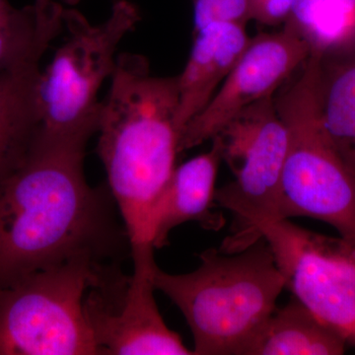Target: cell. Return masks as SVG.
<instances>
[{
    "label": "cell",
    "mask_w": 355,
    "mask_h": 355,
    "mask_svg": "<svg viewBox=\"0 0 355 355\" xmlns=\"http://www.w3.org/2000/svg\"><path fill=\"white\" fill-rule=\"evenodd\" d=\"M87 144L37 137L0 181V289L71 261L121 263L130 251L108 184L86 180Z\"/></svg>",
    "instance_id": "6da1fadb"
},
{
    "label": "cell",
    "mask_w": 355,
    "mask_h": 355,
    "mask_svg": "<svg viewBox=\"0 0 355 355\" xmlns=\"http://www.w3.org/2000/svg\"><path fill=\"white\" fill-rule=\"evenodd\" d=\"M101 103L97 151L130 243V254L154 250V207L174 172L179 76H153L148 60L119 53Z\"/></svg>",
    "instance_id": "7a4b0ae2"
},
{
    "label": "cell",
    "mask_w": 355,
    "mask_h": 355,
    "mask_svg": "<svg viewBox=\"0 0 355 355\" xmlns=\"http://www.w3.org/2000/svg\"><path fill=\"white\" fill-rule=\"evenodd\" d=\"M197 270L183 275L154 268L156 291L183 313L195 340L193 354H241L277 309L286 280L263 238L225 253L210 248Z\"/></svg>",
    "instance_id": "3957f363"
},
{
    "label": "cell",
    "mask_w": 355,
    "mask_h": 355,
    "mask_svg": "<svg viewBox=\"0 0 355 355\" xmlns=\"http://www.w3.org/2000/svg\"><path fill=\"white\" fill-rule=\"evenodd\" d=\"M317 60L310 55L273 97L288 135L275 220L309 217L355 242V176L322 125Z\"/></svg>",
    "instance_id": "277c9868"
},
{
    "label": "cell",
    "mask_w": 355,
    "mask_h": 355,
    "mask_svg": "<svg viewBox=\"0 0 355 355\" xmlns=\"http://www.w3.org/2000/svg\"><path fill=\"white\" fill-rule=\"evenodd\" d=\"M139 20V9L128 0L114 1L109 17L97 25L65 7L67 36L40 74V139L88 142L97 133L100 89L111 79L121 41Z\"/></svg>",
    "instance_id": "5b68a950"
},
{
    "label": "cell",
    "mask_w": 355,
    "mask_h": 355,
    "mask_svg": "<svg viewBox=\"0 0 355 355\" xmlns=\"http://www.w3.org/2000/svg\"><path fill=\"white\" fill-rule=\"evenodd\" d=\"M103 265L71 261L0 289V355L99 354L83 303Z\"/></svg>",
    "instance_id": "8992f818"
},
{
    "label": "cell",
    "mask_w": 355,
    "mask_h": 355,
    "mask_svg": "<svg viewBox=\"0 0 355 355\" xmlns=\"http://www.w3.org/2000/svg\"><path fill=\"white\" fill-rule=\"evenodd\" d=\"M273 97L248 107L214 137L234 175L214 197L234 217L232 233L220 248L225 253L246 249L260 239L265 224L275 220L288 135Z\"/></svg>",
    "instance_id": "52a82bcc"
},
{
    "label": "cell",
    "mask_w": 355,
    "mask_h": 355,
    "mask_svg": "<svg viewBox=\"0 0 355 355\" xmlns=\"http://www.w3.org/2000/svg\"><path fill=\"white\" fill-rule=\"evenodd\" d=\"M133 272L121 263L98 268L84 298V312L98 354L191 355L176 331L166 324L154 298L153 251L132 254Z\"/></svg>",
    "instance_id": "ba28073f"
},
{
    "label": "cell",
    "mask_w": 355,
    "mask_h": 355,
    "mask_svg": "<svg viewBox=\"0 0 355 355\" xmlns=\"http://www.w3.org/2000/svg\"><path fill=\"white\" fill-rule=\"evenodd\" d=\"M286 288L347 342L355 333V242L319 234L288 219L260 229Z\"/></svg>",
    "instance_id": "9c48e42d"
},
{
    "label": "cell",
    "mask_w": 355,
    "mask_h": 355,
    "mask_svg": "<svg viewBox=\"0 0 355 355\" xmlns=\"http://www.w3.org/2000/svg\"><path fill=\"white\" fill-rule=\"evenodd\" d=\"M309 57L305 42L284 26L280 31L251 38L209 104L184 128L179 153L214 139L248 107L275 96Z\"/></svg>",
    "instance_id": "30bf717a"
},
{
    "label": "cell",
    "mask_w": 355,
    "mask_h": 355,
    "mask_svg": "<svg viewBox=\"0 0 355 355\" xmlns=\"http://www.w3.org/2000/svg\"><path fill=\"white\" fill-rule=\"evenodd\" d=\"M211 140L212 146L207 153L175 168L161 193L151 216L150 239L154 249L166 246L173 229L188 221H198L207 230L223 227L225 220L222 214L212 211L222 158L218 141Z\"/></svg>",
    "instance_id": "8fae6325"
},
{
    "label": "cell",
    "mask_w": 355,
    "mask_h": 355,
    "mask_svg": "<svg viewBox=\"0 0 355 355\" xmlns=\"http://www.w3.org/2000/svg\"><path fill=\"white\" fill-rule=\"evenodd\" d=\"M246 25L214 22L193 32L190 57L179 74L176 125L180 135L209 104L250 43Z\"/></svg>",
    "instance_id": "7c38bea8"
},
{
    "label": "cell",
    "mask_w": 355,
    "mask_h": 355,
    "mask_svg": "<svg viewBox=\"0 0 355 355\" xmlns=\"http://www.w3.org/2000/svg\"><path fill=\"white\" fill-rule=\"evenodd\" d=\"M40 64L0 72V181L25 162L41 128Z\"/></svg>",
    "instance_id": "4fadbf2b"
},
{
    "label": "cell",
    "mask_w": 355,
    "mask_h": 355,
    "mask_svg": "<svg viewBox=\"0 0 355 355\" xmlns=\"http://www.w3.org/2000/svg\"><path fill=\"white\" fill-rule=\"evenodd\" d=\"M315 91L324 132L355 176V46L318 57Z\"/></svg>",
    "instance_id": "5bb4252c"
},
{
    "label": "cell",
    "mask_w": 355,
    "mask_h": 355,
    "mask_svg": "<svg viewBox=\"0 0 355 355\" xmlns=\"http://www.w3.org/2000/svg\"><path fill=\"white\" fill-rule=\"evenodd\" d=\"M64 9L58 0H34L21 8L0 0V72L40 64L64 32Z\"/></svg>",
    "instance_id": "9a60e30c"
},
{
    "label": "cell",
    "mask_w": 355,
    "mask_h": 355,
    "mask_svg": "<svg viewBox=\"0 0 355 355\" xmlns=\"http://www.w3.org/2000/svg\"><path fill=\"white\" fill-rule=\"evenodd\" d=\"M347 343L294 297L273 311L240 355H338Z\"/></svg>",
    "instance_id": "2e32d148"
},
{
    "label": "cell",
    "mask_w": 355,
    "mask_h": 355,
    "mask_svg": "<svg viewBox=\"0 0 355 355\" xmlns=\"http://www.w3.org/2000/svg\"><path fill=\"white\" fill-rule=\"evenodd\" d=\"M284 27L305 42L310 55L355 46V0H296Z\"/></svg>",
    "instance_id": "e0dca14e"
},
{
    "label": "cell",
    "mask_w": 355,
    "mask_h": 355,
    "mask_svg": "<svg viewBox=\"0 0 355 355\" xmlns=\"http://www.w3.org/2000/svg\"><path fill=\"white\" fill-rule=\"evenodd\" d=\"M193 32L214 22L246 25L250 20L247 0H191Z\"/></svg>",
    "instance_id": "ac0fdd59"
},
{
    "label": "cell",
    "mask_w": 355,
    "mask_h": 355,
    "mask_svg": "<svg viewBox=\"0 0 355 355\" xmlns=\"http://www.w3.org/2000/svg\"><path fill=\"white\" fill-rule=\"evenodd\" d=\"M295 3L296 0H247L250 20L272 27L284 25Z\"/></svg>",
    "instance_id": "d6986e66"
},
{
    "label": "cell",
    "mask_w": 355,
    "mask_h": 355,
    "mask_svg": "<svg viewBox=\"0 0 355 355\" xmlns=\"http://www.w3.org/2000/svg\"><path fill=\"white\" fill-rule=\"evenodd\" d=\"M352 342L355 343V333H354V338H352Z\"/></svg>",
    "instance_id": "ffe728a7"
},
{
    "label": "cell",
    "mask_w": 355,
    "mask_h": 355,
    "mask_svg": "<svg viewBox=\"0 0 355 355\" xmlns=\"http://www.w3.org/2000/svg\"><path fill=\"white\" fill-rule=\"evenodd\" d=\"M114 1H116V0H114Z\"/></svg>",
    "instance_id": "44dd1931"
}]
</instances>
